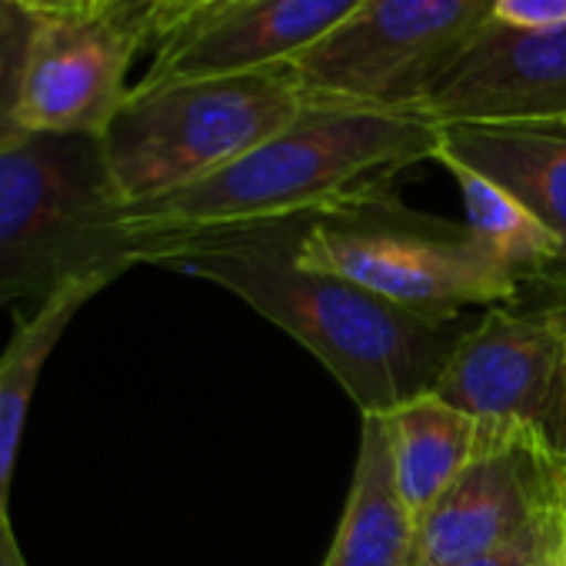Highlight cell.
<instances>
[{"label": "cell", "mask_w": 566, "mask_h": 566, "mask_svg": "<svg viewBox=\"0 0 566 566\" xmlns=\"http://www.w3.org/2000/svg\"><path fill=\"white\" fill-rule=\"evenodd\" d=\"M360 4L364 0H240L207 21L164 38L137 84L150 87L167 81L287 67L337 31Z\"/></svg>", "instance_id": "obj_11"}, {"label": "cell", "mask_w": 566, "mask_h": 566, "mask_svg": "<svg viewBox=\"0 0 566 566\" xmlns=\"http://www.w3.org/2000/svg\"><path fill=\"white\" fill-rule=\"evenodd\" d=\"M233 4H240V0H197V4L190 8V14L170 31V34H177V31H184V28H190V24H197V21H207V18H213V14H220V11H227V8H233ZM167 34V38H170ZM160 44V41H157ZM154 44V48H157Z\"/></svg>", "instance_id": "obj_23"}, {"label": "cell", "mask_w": 566, "mask_h": 566, "mask_svg": "<svg viewBox=\"0 0 566 566\" xmlns=\"http://www.w3.org/2000/svg\"><path fill=\"white\" fill-rule=\"evenodd\" d=\"M144 44H150L147 21L134 4L38 18L14 114L18 130L104 137L130 97L127 74Z\"/></svg>", "instance_id": "obj_9"}, {"label": "cell", "mask_w": 566, "mask_h": 566, "mask_svg": "<svg viewBox=\"0 0 566 566\" xmlns=\"http://www.w3.org/2000/svg\"><path fill=\"white\" fill-rule=\"evenodd\" d=\"M197 4V0H160V4L147 8L144 11V21H147V34H150V44L164 41L187 14L190 8Z\"/></svg>", "instance_id": "obj_20"}, {"label": "cell", "mask_w": 566, "mask_h": 566, "mask_svg": "<svg viewBox=\"0 0 566 566\" xmlns=\"http://www.w3.org/2000/svg\"><path fill=\"white\" fill-rule=\"evenodd\" d=\"M549 526H566V450L536 427L480 420L470 463L420 520L417 566H453Z\"/></svg>", "instance_id": "obj_7"}, {"label": "cell", "mask_w": 566, "mask_h": 566, "mask_svg": "<svg viewBox=\"0 0 566 566\" xmlns=\"http://www.w3.org/2000/svg\"><path fill=\"white\" fill-rule=\"evenodd\" d=\"M111 276H84L67 283L51 301H44L38 311H31L18 331L11 334L4 354H0V506L11 510V483L14 467L24 440V427L31 417V403L38 394V380L44 374V364L51 360L54 347L74 324V317L84 311L91 297H97Z\"/></svg>", "instance_id": "obj_14"}, {"label": "cell", "mask_w": 566, "mask_h": 566, "mask_svg": "<svg viewBox=\"0 0 566 566\" xmlns=\"http://www.w3.org/2000/svg\"><path fill=\"white\" fill-rule=\"evenodd\" d=\"M114 4H134V8H154V4H160V0H114Z\"/></svg>", "instance_id": "obj_24"}, {"label": "cell", "mask_w": 566, "mask_h": 566, "mask_svg": "<svg viewBox=\"0 0 566 566\" xmlns=\"http://www.w3.org/2000/svg\"><path fill=\"white\" fill-rule=\"evenodd\" d=\"M563 543H566V526H549V530L520 536L506 546H496L490 553L460 559L453 566H553Z\"/></svg>", "instance_id": "obj_18"}, {"label": "cell", "mask_w": 566, "mask_h": 566, "mask_svg": "<svg viewBox=\"0 0 566 566\" xmlns=\"http://www.w3.org/2000/svg\"><path fill=\"white\" fill-rule=\"evenodd\" d=\"M101 137L21 134L0 144V311L51 301L84 276L134 266Z\"/></svg>", "instance_id": "obj_3"}, {"label": "cell", "mask_w": 566, "mask_h": 566, "mask_svg": "<svg viewBox=\"0 0 566 566\" xmlns=\"http://www.w3.org/2000/svg\"><path fill=\"white\" fill-rule=\"evenodd\" d=\"M384 417L397 486L413 516L423 520L427 510L440 500V493L470 463L480 420L457 410L437 394L413 397Z\"/></svg>", "instance_id": "obj_15"}, {"label": "cell", "mask_w": 566, "mask_h": 566, "mask_svg": "<svg viewBox=\"0 0 566 566\" xmlns=\"http://www.w3.org/2000/svg\"><path fill=\"white\" fill-rule=\"evenodd\" d=\"M301 263L334 270L423 321L450 324L467 307L523 301L520 276L467 223L417 213L384 193L311 220Z\"/></svg>", "instance_id": "obj_5"}, {"label": "cell", "mask_w": 566, "mask_h": 566, "mask_svg": "<svg viewBox=\"0 0 566 566\" xmlns=\"http://www.w3.org/2000/svg\"><path fill=\"white\" fill-rule=\"evenodd\" d=\"M417 530L397 486L387 417L360 413L354 483L324 566H417Z\"/></svg>", "instance_id": "obj_13"}, {"label": "cell", "mask_w": 566, "mask_h": 566, "mask_svg": "<svg viewBox=\"0 0 566 566\" xmlns=\"http://www.w3.org/2000/svg\"><path fill=\"white\" fill-rule=\"evenodd\" d=\"M493 21L516 31L563 28L566 0H493Z\"/></svg>", "instance_id": "obj_19"}, {"label": "cell", "mask_w": 566, "mask_h": 566, "mask_svg": "<svg viewBox=\"0 0 566 566\" xmlns=\"http://www.w3.org/2000/svg\"><path fill=\"white\" fill-rule=\"evenodd\" d=\"M440 150V127L413 111L311 104L223 170L154 200L120 207L127 233H197L317 220L394 190Z\"/></svg>", "instance_id": "obj_2"}, {"label": "cell", "mask_w": 566, "mask_h": 566, "mask_svg": "<svg viewBox=\"0 0 566 566\" xmlns=\"http://www.w3.org/2000/svg\"><path fill=\"white\" fill-rule=\"evenodd\" d=\"M553 566H566V543H563V549H559V556H556V563Z\"/></svg>", "instance_id": "obj_25"}, {"label": "cell", "mask_w": 566, "mask_h": 566, "mask_svg": "<svg viewBox=\"0 0 566 566\" xmlns=\"http://www.w3.org/2000/svg\"><path fill=\"white\" fill-rule=\"evenodd\" d=\"M413 114L437 127L566 120V24L516 31L490 21Z\"/></svg>", "instance_id": "obj_10"}, {"label": "cell", "mask_w": 566, "mask_h": 566, "mask_svg": "<svg viewBox=\"0 0 566 566\" xmlns=\"http://www.w3.org/2000/svg\"><path fill=\"white\" fill-rule=\"evenodd\" d=\"M34 24L38 18L21 8V0H0V144L21 137L14 114Z\"/></svg>", "instance_id": "obj_17"}, {"label": "cell", "mask_w": 566, "mask_h": 566, "mask_svg": "<svg viewBox=\"0 0 566 566\" xmlns=\"http://www.w3.org/2000/svg\"><path fill=\"white\" fill-rule=\"evenodd\" d=\"M440 154L463 160L523 200L563 247L549 297H566V120L447 124Z\"/></svg>", "instance_id": "obj_12"}, {"label": "cell", "mask_w": 566, "mask_h": 566, "mask_svg": "<svg viewBox=\"0 0 566 566\" xmlns=\"http://www.w3.org/2000/svg\"><path fill=\"white\" fill-rule=\"evenodd\" d=\"M307 107L311 97L287 67L134 84L101 147L127 207L223 170L291 127Z\"/></svg>", "instance_id": "obj_4"}, {"label": "cell", "mask_w": 566, "mask_h": 566, "mask_svg": "<svg viewBox=\"0 0 566 566\" xmlns=\"http://www.w3.org/2000/svg\"><path fill=\"white\" fill-rule=\"evenodd\" d=\"M21 8L34 18H57V14H94L114 8V0H21Z\"/></svg>", "instance_id": "obj_21"}, {"label": "cell", "mask_w": 566, "mask_h": 566, "mask_svg": "<svg viewBox=\"0 0 566 566\" xmlns=\"http://www.w3.org/2000/svg\"><path fill=\"white\" fill-rule=\"evenodd\" d=\"M311 220L197 233H127L130 260L210 280L304 344L360 413H390L437 387L467 324L423 321L360 283L301 263Z\"/></svg>", "instance_id": "obj_1"}, {"label": "cell", "mask_w": 566, "mask_h": 566, "mask_svg": "<svg viewBox=\"0 0 566 566\" xmlns=\"http://www.w3.org/2000/svg\"><path fill=\"white\" fill-rule=\"evenodd\" d=\"M433 160L457 180L467 207V227L473 230V237L520 276L523 287H539L549 294L563 256V247L553 237V230L539 223L523 200H516L486 174L440 150Z\"/></svg>", "instance_id": "obj_16"}, {"label": "cell", "mask_w": 566, "mask_h": 566, "mask_svg": "<svg viewBox=\"0 0 566 566\" xmlns=\"http://www.w3.org/2000/svg\"><path fill=\"white\" fill-rule=\"evenodd\" d=\"M493 21V0H364L287 64L311 104L413 111Z\"/></svg>", "instance_id": "obj_6"}, {"label": "cell", "mask_w": 566, "mask_h": 566, "mask_svg": "<svg viewBox=\"0 0 566 566\" xmlns=\"http://www.w3.org/2000/svg\"><path fill=\"white\" fill-rule=\"evenodd\" d=\"M0 566H28L21 543L14 536V526H11V510L4 506H0Z\"/></svg>", "instance_id": "obj_22"}, {"label": "cell", "mask_w": 566, "mask_h": 566, "mask_svg": "<svg viewBox=\"0 0 566 566\" xmlns=\"http://www.w3.org/2000/svg\"><path fill=\"white\" fill-rule=\"evenodd\" d=\"M476 420H516L566 450V297L490 307L430 390Z\"/></svg>", "instance_id": "obj_8"}]
</instances>
